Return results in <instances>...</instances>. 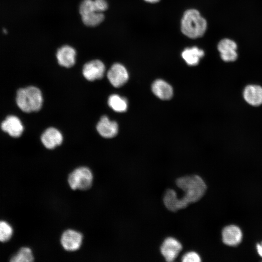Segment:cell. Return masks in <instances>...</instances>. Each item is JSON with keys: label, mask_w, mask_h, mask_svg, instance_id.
Listing matches in <instances>:
<instances>
[{"label": "cell", "mask_w": 262, "mask_h": 262, "mask_svg": "<svg viewBox=\"0 0 262 262\" xmlns=\"http://www.w3.org/2000/svg\"><path fill=\"white\" fill-rule=\"evenodd\" d=\"M182 248L181 243L173 237H168L163 242L160 250L165 259L168 262H173L177 258Z\"/></svg>", "instance_id": "52a82bcc"}, {"label": "cell", "mask_w": 262, "mask_h": 262, "mask_svg": "<svg viewBox=\"0 0 262 262\" xmlns=\"http://www.w3.org/2000/svg\"><path fill=\"white\" fill-rule=\"evenodd\" d=\"M109 106L115 111L117 112H125L128 108V101L126 98L118 95H111L108 100Z\"/></svg>", "instance_id": "d6986e66"}, {"label": "cell", "mask_w": 262, "mask_h": 262, "mask_svg": "<svg viewBox=\"0 0 262 262\" xmlns=\"http://www.w3.org/2000/svg\"><path fill=\"white\" fill-rule=\"evenodd\" d=\"M67 181L72 190H87L93 184V174L88 167H79L69 174Z\"/></svg>", "instance_id": "277c9868"}, {"label": "cell", "mask_w": 262, "mask_h": 262, "mask_svg": "<svg viewBox=\"0 0 262 262\" xmlns=\"http://www.w3.org/2000/svg\"><path fill=\"white\" fill-rule=\"evenodd\" d=\"M236 43L229 39L225 38L218 43L217 49L221 59L225 62H232L236 60L238 55Z\"/></svg>", "instance_id": "30bf717a"}, {"label": "cell", "mask_w": 262, "mask_h": 262, "mask_svg": "<svg viewBox=\"0 0 262 262\" xmlns=\"http://www.w3.org/2000/svg\"><path fill=\"white\" fill-rule=\"evenodd\" d=\"M16 103L25 113L39 111L42 105V94L39 88L30 86L19 89L16 94Z\"/></svg>", "instance_id": "3957f363"}, {"label": "cell", "mask_w": 262, "mask_h": 262, "mask_svg": "<svg viewBox=\"0 0 262 262\" xmlns=\"http://www.w3.org/2000/svg\"><path fill=\"white\" fill-rule=\"evenodd\" d=\"M76 52L74 48L64 46L58 49L56 57L59 64L66 67H70L75 63Z\"/></svg>", "instance_id": "5bb4252c"}, {"label": "cell", "mask_w": 262, "mask_h": 262, "mask_svg": "<svg viewBox=\"0 0 262 262\" xmlns=\"http://www.w3.org/2000/svg\"><path fill=\"white\" fill-rule=\"evenodd\" d=\"M13 233L12 227L5 221H0V242H5L10 239Z\"/></svg>", "instance_id": "7402d4cb"}, {"label": "cell", "mask_w": 262, "mask_h": 262, "mask_svg": "<svg viewBox=\"0 0 262 262\" xmlns=\"http://www.w3.org/2000/svg\"><path fill=\"white\" fill-rule=\"evenodd\" d=\"M223 243L229 246H236L239 244L243 234L240 229L233 225L225 227L222 232Z\"/></svg>", "instance_id": "8fae6325"}, {"label": "cell", "mask_w": 262, "mask_h": 262, "mask_svg": "<svg viewBox=\"0 0 262 262\" xmlns=\"http://www.w3.org/2000/svg\"><path fill=\"white\" fill-rule=\"evenodd\" d=\"M163 201L166 208L172 212H176L188 206L180 198L178 197L176 191L171 189H169L165 192Z\"/></svg>", "instance_id": "9a60e30c"}, {"label": "cell", "mask_w": 262, "mask_h": 262, "mask_svg": "<svg viewBox=\"0 0 262 262\" xmlns=\"http://www.w3.org/2000/svg\"><path fill=\"white\" fill-rule=\"evenodd\" d=\"M145 1L149 3H155L158 2L160 0H144Z\"/></svg>", "instance_id": "4316f807"}, {"label": "cell", "mask_w": 262, "mask_h": 262, "mask_svg": "<svg viewBox=\"0 0 262 262\" xmlns=\"http://www.w3.org/2000/svg\"><path fill=\"white\" fill-rule=\"evenodd\" d=\"M79 12L81 16L93 12H97L94 0H83L80 5Z\"/></svg>", "instance_id": "603a6c76"}, {"label": "cell", "mask_w": 262, "mask_h": 262, "mask_svg": "<svg viewBox=\"0 0 262 262\" xmlns=\"http://www.w3.org/2000/svg\"><path fill=\"white\" fill-rule=\"evenodd\" d=\"M154 94L161 99H170L173 94L172 86L165 81L158 79L153 82L151 86Z\"/></svg>", "instance_id": "e0dca14e"}, {"label": "cell", "mask_w": 262, "mask_h": 262, "mask_svg": "<svg viewBox=\"0 0 262 262\" xmlns=\"http://www.w3.org/2000/svg\"><path fill=\"white\" fill-rule=\"evenodd\" d=\"M256 248L259 255L262 257V242L257 245Z\"/></svg>", "instance_id": "484cf974"}, {"label": "cell", "mask_w": 262, "mask_h": 262, "mask_svg": "<svg viewBox=\"0 0 262 262\" xmlns=\"http://www.w3.org/2000/svg\"><path fill=\"white\" fill-rule=\"evenodd\" d=\"M96 128L101 136L108 138L115 136L118 131L117 123L115 121L110 120L106 115L100 118Z\"/></svg>", "instance_id": "7c38bea8"}, {"label": "cell", "mask_w": 262, "mask_h": 262, "mask_svg": "<svg viewBox=\"0 0 262 262\" xmlns=\"http://www.w3.org/2000/svg\"><path fill=\"white\" fill-rule=\"evenodd\" d=\"M41 140L47 148L53 149L61 144L63 136L58 130L51 127L47 129L43 133Z\"/></svg>", "instance_id": "4fadbf2b"}, {"label": "cell", "mask_w": 262, "mask_h": 262, "mask_svg": "<svg viewBox=\"0 0 262 262\" xmlns=\"http://www.w3.org/2000/svg\"><path fill=\"white\" fill-rule=\"evenodd\" d=\"M207 27L206 19L196 9L186 10L181 20L180 28L183 34L187 37L196 39L205 33Z\"/></svg>", "instance_id": "7a4b0ae2"}, {"label": "cell", "mask_w": 262, "mask_h": 262, "mask_svg": "<svg viewBox=\"0 0 262 262\" xmlns=\"http://www.w3.org/2000/svg\"><path fill=\"white\" fill-rule=\"evenodd\" d=\"M82 16L83 23L86 26L94 27L101 23L104 19L102 12H93Z\"/></svg>", "instance_id": "44dd1931"}, {"label": "cell", "mask_w": 262, "mask_h": 262, "mask_svg": "<svg viewBox=\"0 0 262 262\" xmlns=\"http://www.w3.org/2000/svg\"><path fill=\"white\" fill-rule=\"evenodd\" d=\"M34 257L31 249L28 247H22L13 255L10 260L12 262H32Z\"/></svg>", "instance_id": "ffe728a7"}, {"label": "cell", "mask_w": 262, "mask_h": 262, "mask_svg": "<svg viewBox=\"0 0 262 262\" xmlns=\"http://www.w3.org/2000/svg\"><path fill=\"white\" fill-rule=\"evenodd\" d=\"M96 11L102 12L108 8V3L105 0H94Z\"/></svg>", "instance_id": "d4e9b609"}, {"label": "cell", "mask_w": 262, "mask_h": 262, "mask_svg": "<svg viewBox=\"0 0 262 262\" xmlns=\"http://www.w3.org/2000/svg\"><path fill=\"white\" fill-rule=\"evenodd\" d=\"M1 130L12 137H20L24 131V127L20 119L16 116L10 115L1 123Z\"/></svg>", "instance_id": "ba28073f"}, {"label": "cell", "mask_w": 262, "mask_h": 262, "mask_svg": "<svg viewBox=\"0 0 262 262\" xmlns=\"http://www.w3.org/2000/svg\"><path fill=\"white\" fill-rule=\"evenodd\" d=\"M181 261L183 262H201V258L196 252L190 251L182 256Z\"/></svg>", "instance_id": "cb8c5ba5"}, {"label": "cell", "mask_w": 262, "mask_h": 262, "mask_svg": "<svg viewBox=\"0 0 262 262\" xmlns=\"http://www.w3.org/2000/svg\"><path fill=\"white\" fill-rule=\"evenodd\" d=\"M176 183L177 186L184 193L181 199L187 205L199 200L207 189L203 180L196 175L179 178Z\"/></svg>", "instance_id": "6da1fadb"}, {"label": "cell", "mask_w": 262, "mask_h": 262, "mask_svg": "<svg viewBox=\"0 0 262 262\" xmlns=\"http://www.w3.org/2000/svg\"><path fill=\"white\" fill-rule=\"evenodd\" d=\"M105 67L99 60H94L86 63L82 69L84 78L90 81L101 79L104 74Z\"/></svg>", "instance_id": "9c48e42d"}, {"label": "cell", "mask_w": 262, "mask_h": 262, "mask_svg": "<svg viewBox=\"0 0 262 262\" xmlns=\"http://www.w3.org/2000/svg\"><path fill=\"white\" fill-rule=\"evenodd\" d=\"M107 78L113 86L119 87L128 81L129 74L124 66L119 63H115L108 70Z\"/></svg>", "instance_id": "8992f818"}, {"label": "cell", "mask_w": 262, "mask_h": 262, "mask_svg": "<svg viewBox=\"0 0 262 262\" xmlns=\"http://www.w3.org/2000/svg\"><path fill=\"white\" fill-rule=\"evenodd\" d=\"M243 97L250 105L259 106L262 104V87L257 85H248L244 90Z\"/></svg>", "instance_id": "2e32d148"}, {"label": "cell", "mask_w": 262, "mask_h": 262, "mask_svg": "<svg viewBox=\"0 0 262 262\" xmlns=\"http://www.w3.org/2000/svg\"><path fill=\"white\" fill-rule=\"evenodd\" d=\"M83 241L82 233L73 229H67L62 234L60 243L63 248L68 251H75L81 246Z\"/></svg>", "instance_id": "5b68a950"}, {"label": "cell", "mask_w": 262, "mask_h": 262, "mask_svg": "<svg viewBox=\"0 0 262 262\" xmlns=\"http://www.w3.org/2000/svg\"><path fill=\"white\" fill-rule=\"evenodd\" d=\"M204 55L203 50L194 46L185 48L181 53V56L186 64L193 66L198 64L200 60Z\"/></svg>", "instance_id": "ac0fdd59"}]
</instances>
